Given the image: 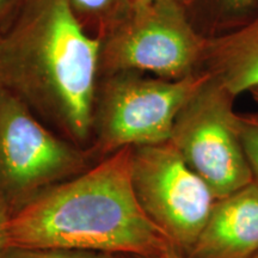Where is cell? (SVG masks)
<instances>
[{
    "instance_id": "6da1fadb",
    "label": "cell",
    "mask_w": 258,
    "mask_h": 258,
    "mask_svg": "<svg viewBox=\"0 0 258 258\" xmlns=\"http://www.w3.org/2000/svg\"><path fill=\"white\" fill-rule=\"evenodd\" d=\"M132 147L102 158L19 207L9 249H64L158 258L176 252L141 208L132 183Z\"/></svg>"
},
{
    "instance_id": "7a4b0ae2",
    "label": "cell",
    "mask_w": 258,
    "mask_h": 258,
    "mask_svg": "<svg viewBox=\"0 0 258 258\" xmlns=\"http://www.w3.org/2000/svg\"><path fill=\"white\" fill-rule=\"evenodd\" d=\"M101 40L69 0H23L0 31V89L47 114L74 144L92 137Z\"/></svg>"
},
{
    "instance_id": "3957f363",
    "label": "cell",
    "mask_w": 258,
    "mask_h": 258,
    "mask_svg": "<svg viewBox=\"0 0 258 258\" xmlns=\"http://www.w3.org/2000/svg\"><path fill=\"white\" fill-rule=\"evenodd\" d=\"M208 78L205 71L175 80L138 72L99 77L91 153L104 158L124 147L170 141L179 111Z\"/></svg>"
},
{
    "instance_id": "277c9868",
    "label": "cell",
    "mask_w": 258,
    "mask_h": 258,
    "mask_svg": "<svg viewBox=\"0 0 258 258\" xmlns=\"http://www.w3.org/2000/svg\"><path fill=\"white\" fill-rule=\"evenodd\" d=\"M206 41L182 2L133 4L102 38L99 77L138 72L170 80L185 78L202 71Z\"/></svg>"
},
{
    "instance_id": "5b68a950",
    "label": "cell",
    "mask_w": 258,
    "mask_h": 258,
    "mask_svg": "<svg viewBox=\"0 0 258 258\" xmlns=\"http://www.w3.org/2000/svg\"><path fill=\"white\" fill-rule=\"evenodd\" d=\"M90 156L91 151L56 137L22 99L0 89V195L12 213L88 169Z\"/></svg>"
},
{
    "instance_id": "8992f818",
    "label": "cell",
    "mask_w": 258,
    "mask_h": 258,
    "mask_svg": "<svg viewBox=\"0 0 258 258\" xmlns=\"http://www.w3.org/2000/svg\"><path fill=\"white\" fill-rule=\"evenodd\" d=\"M234 98L209 76L179 111L170 138L217 199L254 180L241 143Z\"/></svg>"
},
{
    "instance_id": "52a82bcc",
    "label": "cell",
    "mask_w": 258,
    "mask_h": 258,
    "mask_svg": "<svg viewBox=\"0 0 258 258\" xmlns=\"http://www.w3.org/2000/svg\"><path fill=\"white\" fill-rule=\"evenodd\" d=\"M132 183L141 208L176 253L188 256L217 198L166 143L132 147Z\"/></svg>"
},
{
    "instance_id": "ba28073f",
    "label": "cell",
    "mask_w": 258,
    "mask_h": 258,
    "mask_svg": "<svg viewBox=\"0 0 258 258\" xmlns=\"http://www.w3.org/2000/svg\"><path fill=\"white\" fill-rule=\"evenodd\" d=\"M258 254V183L215 200L190 258H254Z\"/></svg>"
},
{
    "instance_id": "9c48e42d",
    "label": "cell",
    "mask_w": 258,
    "mask_h": 258,
    "mask_svg": "<svg viewBox=\"0 0 258 258\" xmlns=\"http://www.w3.org/2000/svg\"><path fill=\"white\" fill-rule=\"evenodd\" d=\"M201 70L234 97L258 86V9L237 28L207 37Z\"/></svg>"
},
{
    "instance_id": "30bf717a",
    "label": "cell",
    "mask_w": 258,
    "mask_h": 258,
    "mask_svg": "<svg viewBox=\"0 0 258 258\" xmlns=\"http://www.w3.org/2000/svg\"><path fill=\"white\" fill-rule=\"evenodd\" d=\"M257 4L258 0H183L192 25L206 38L243 24Z\"/></svg>"
},
{
    "instance_id": "8fae6325",
    "label": "cell",
    "mask_w": 258,
    "mask_h": 258,
    "mask_svg": "<svg viewBox=\"0 0 258 258\" xmlns=\"http://www.w3.org/2000/svg\"><path fill=\"white\" fill-rule=\"evenodd\" d=\"M74 16L91 36L102 38L123 19L133 0H69Z\"/></svg>"
},
{
    "instance_id": "7c38bea8",
    "label": "cell",
    "mask_w": 258,
    "mask_h": 258,
    "mask_svg": "<svg viewBox=\"0 0 258 258\" xmlns=\"http://www.w3.org/2000/svg\"><path fill=\"white\" fill-rule=\"evenodd\" d=\"M239 133L253 179L258 183V114L239 115Z\"/></svg>"
},
{
    "instance_id": "4fadbf2b",
    "label": "cell",
    "mask_w": 258,
    "mask_h": 258,
    "mask_svg": "<svg viewBox=\"0 0 258 258\" xmlns=\"http://www.w3.org/2000/svg\"><path fill=\"white\" fill-rule=\"evenodd\" d=\"M3 258H111V254L64 249H9Z\"/></svg>"
},
{
    "instance_id": "5bb4252c",
    "label": "cell",
    "mask_w": 258,
    "mask_h": 258,
    "mask_svg": "<svg viewBox=\"0 0 258 258\" xmlns=\"http://www.w3.org/2000/svg\"><path fill=\"white\" fill-rule=\"evenodd\" d=\"M12 212L5 200L0 195V258L4 257L8 247H6V228Z\"/></svg>"
},
{
    "instance_id": "9a60e30c",
    "label": "cell",
    "mask_w": 258,
    "mask_h": 258,
    "mask_svg": "<svg viewBox=\"0 0 258 258\" xmlns=\"http://www.w3.org/2000/svg\"><path fill=\"white\" fill-rule=\"evenodd\" d=\"M23 0H0V31L8 27Z\"/></svg>"
},
{
    "instance_id": "2e32d148",
    "label": "cell",
    "mask_w": 258,
    "mask_h": 258,
    "mask_svg": "<svg viewBox=\"0 0 258 258\" xmlns=\"http://www.w3.org/2000/svg\"><path fill=\"white\" fill-rule=\"evenodd\" d=\"M158 258H190V257L180 256V254H178V253H176V252H172V253L165 254V256H161V257H158Z\"/></svg>"
},
{
    "instance_id": "e0dca14e",
    "label": "cell",
    "mask_w": 258,
    "mask_h": 258,
    "mask_svg": "<svg viewBox=\"0 0 258 258\" xmlns=\"http://www.w3.org/2000/svg\"><path fill=\"white\" fill-rule=\"evenodd\" d=\"M250 93H251V96H252V98L254 99V102H256L258 104V86H257V88L251 90Z\"/></svg>"
},
{
    "instance_id": "ac0fdd59",
    "label": "cell",
    "mask_w": 258,
    "mask_h": 258,
    "mask_svg": "<svg viewBox=\"0 0 258 258\" xmlns=\"http://www.w3.org/2000/svg\"><path fill=\"white\" fill-rule=\"evenodd\" d=\"M151 2H158V0H133L134 4H141V3H151ZM178 2L183 3V0H178Z\"/></svg>"
},
{
    "instance_id": "d6986e66",
    "label": "cell",
    "mask_w": 258,
    "mask_h": 258,
    "mask_svg": "<svg viewBox=\"0 0 258 258\" xmlns=\"http://www.w3.org/2000/svg\"><path fill=\"white\" fill-rule=\"evenodd\" d=\"M111 258H138V257L124 256V254H111Z\"/></svg>"
},
{
    "instance_id": "ffe728a7",
    "label": "cell",
    "mask_w": 258,
    "mask_h": 258,
    "mask_svg": "<svg viewBox=\"0 0 258 258\" xmlns=\"http://www.w3.org/2000/svg\"><path fill=\"white\" fill-rule=\"evenodd\" d=\"M254 258H258V254H257V256H256V257H254Z\"/></svg>"
}]
</instances>
